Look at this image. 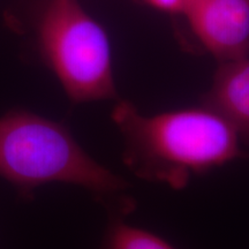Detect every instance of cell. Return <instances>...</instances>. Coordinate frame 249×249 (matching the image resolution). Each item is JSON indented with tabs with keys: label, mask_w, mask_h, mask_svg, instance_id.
<instances>
[{
	"label": "cell",
	"mask_w": 249,
	"mask_h": 249,
	"mask_svg": "<svg viewBox=\"0 0 249 249\" xmlns=\"http://www.w3.org/2000/svg\"><path fill=\"white\" fill-rule=\"evenodd\" d=\"M182 15L218 62L249 55V0H191Z\"/></svg>",
	"instance_id": "4"
},
{
	"label": "cell",
	"mask_w": 249,
	"mask_h": 249,
	"mask_svg": "<svg viewBox=\"0 0 249 249\" xmlns=\"http://www.w3.org/2000/svg\"><path fill=\"white\" fill-rule=\"evenodd\" d=\"M103 249H176L154 233L116 220L108 227Z\"/></svg>",
	"instance_id": "6"
},
{
	"label": "cell",
	"mask_w": 249,
	"mask_h": 249,
	"mask_svg": "<svg viewBox=\"0 0 249 249\" xmlns=\"http://www.w3.org/2000/svg\"><path fill=\"white\" fill-rule=\"evenodd\" d=\"M38 42L71 102L117 97L108 36L79 0H49L38 24Z\"/></svg>",
	"instance_id": "3"
},
{
	"label": "cell",
	"mask_w": 249,
	"mask_h": 249,
	"mask_svg": "<svg viewBox=\"0 0 249 249\" xmlns=\"http://www.w3.org/2000/svg\"><path fill=\"white\" fill-rule=\"evenodd\" d=\"M0 177L23 189L67 182L98 194H113L128 183L92 160L64 124L26 111L0 119Z\"/></svg>",
	"instance_id": "2"
},
{
	"label": "cell",
	"mask_w": 249,
	"mask_h": 249,
	"mask_svg": "<svg viewBox=\"0 0 249 249\" xmlns=\"http://www.w3.org/2000/svg\"><path fill=\"white\" fill-rule=\"evenodd\" d=\"M202 105L219 114L249 150V55L219 62Z\"/></svg>",
	"instance_id": "5"
},
{
	"label": "cell",
	"mask_w": 249,
	"mask_h": 249,
	"mask_svg": "<svg viewBox=\"0 0 249 249\" xmlns=\"http://www.w3.org/2000/svg\"><path fill=\"white\" fill-rule=\"evenodd\" d=\"M112 119L123 135L124 164L139 178L173 189L185 188L193 176L249 157L232 127L204 105L144 116L123 101Z\"/></svg>",
	"instance_id": "1"
},
{
	"label": "cell",
	"mask_w": 249,
	"mask_h": 249,
	"mask_svg": "<svg viewBox=\"0 0 249 249\" xmlns=\"http://www.w3.org/2000/svg\"><path fill=\"white\" fill-rule=\"evenodd\" d=\"M149 5L171 14H183L191 0H145Z\"/></svg>",
	"instance_id": "7"
}]
</instances>
